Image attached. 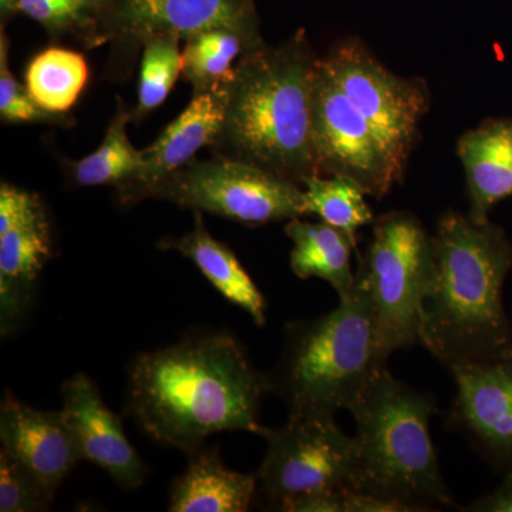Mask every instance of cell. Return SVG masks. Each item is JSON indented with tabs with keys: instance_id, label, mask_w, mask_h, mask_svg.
<instances>
[{
	"instance_id": "obj_7",
	"label": "cell",
	"mask_w": 512,
	"mask_h": 512,
	"mask_svg": "<svg viewBox=\"0 0 512 512\" xmlns=\"http://www.w3.org/2000/svg\"><path fill=\"white\" fill-rule=\"evenodd\" d=\"M218 217L258 225L308 215L302 185L255 165L217 156L190 164L154 184L144 195Z\"/></svg>"
},
{
	"instance_id": "obj_18",
	"label": "cell",
	"mask_w": 512,
	"mask_h": 512,
	"mask_svg": "<svg viewBox=\"0 0 512 512\" xmlns=\"http://www.w3.org/2000/svg\"><path fill=\"white\" fill-rule=\"evenodd\" d=\"M258 490L256 474L229 470L215 450L190 453V463L171 490V512H245Z\"/></svg>"
},
{
	"instance_id": "obj_3",
	"label": "cell",
	"mask_w": 512,
	"mask_h": 512,
	"mask_svg": "<svg viewBox=\"0 0 512 512\" xmlns=\"http://www.w3.org/2000/svg\"><path fill=\"white\" fill-rule=\"evenodd\" d=\"M318 60L305 29L281 46L264 43L239 57L215 154L299 185L320 175L312 141Z\"/></svg>"
},
{
	"instance_id": "obj_4",
	"label": "cell",
	"mask_w": 512,
	"mask_h": 512,
	"mask_svg": "<svg viewBox=\"0 0 512 512\" xmlns=\"http://www.w3.org/2000/svg\"><path fill=\"white\" fill-rule=\"evenodd\" d=\"M284 349L269 377L289 419L335 417L349 410L380 369L375 306L369 281L357 265L349 298L313 319L285 326Z\"/></svg>"
},
{
	"instance_id": "obj_20",
	"label": "cell",
	"mask_w": 512,
	"mask_h": 512,
	"mask_svg": "<svg viewBox=\"0 0 512 512\" xmlns=\"http://www.w3.org/2000/svg\"><path fill=\"white\" fill-rule=\"evenodd\" d=\"M164 248L175 249L185 258L191 259L227 301L244 309L256 325H265L264 296L244 266L239 264L234 252L208 232L201 212H195V224L191 232L174 241H165Z\"/></svg>"
},
{
	"instance_id": "obj_31",
	"label": "cell",
	"mask_w": 512,
	"mask_h": 512,
	"mask_svg": "<svg viewBox=\"0 0 512 512\" xmlns=\"http://www.w3.org/2000/svg\"><path fill=\"white\" fill-rule=\"evenodd\" d=\"M468 512H512V471L503 476V483L493 493L483 495L464 508Z\"/></svg>"
},
{
	"instance_id": "obj_23",
	"label": "cell",
	"mask_w": 512,
	"mask_h": 512,
	"mask_svg": "<svg viewBox=\"0 0 512 512\" xmlns=\"http://www.w3.org/2000/svg\"><path fill=\"white\" fill-rule=\"evenodd\" d=\"M255 45L235 30L211 29L185 40L183 77L194 94L208 92L229 82L239 57Z\"/></svg>"
},
{
	"instance_id": "obj_30",
	"label": "cell",
	"mask_w": 512,
	"mask_h": 512,
	"mask_svg": "<svg viewBox=\"0 0 512 512\" xmlns=\"http://www.w3.org/2000/svg\"><path fill=\"white\" fill-rule=\"evenodd\" d=\"M350 488H329L288 498L276 505L275 511L284 512H348Z\"/></svg>"
},
{
	"instance_id": "obj_25",
	"label": "cell",
	"mask_w": 512,
	"mask_h": 512,
	"mask_svg": "<svg viewBox=\"0 0 512 512\" xmlns=\"http://www.w3.org/2000/svg\"><path fill=\"white\" fill-rule=\"evenodd\" d=\"M180 40L178 36L164 33L151 36L144 42L133 119H143L158 109L183 74Z\"/></svg>"
},
{
	"instance_id": "obj_11",
	"label": "cell",
	"mask_w": 512,
	"mask_h": 512,
	"mask_svg": "<svg viewBox=\"0 0 512 512\" xmlns=\"http://www.w3.org/2000/svg\"><path fill=\"white\" fill-rule=\"evenodd\" d=\"M211 29L235 30L255 45L265 43L256 0H114L97 12L92 47L113 43L120 60L133 62L151 36L187 40Z\"/></svg>"
},
{
	"instance_id": "obj_19",
	"label": "cell",
	"mask_w": 512,
	"mask_h": 512,
	"mask_svg": "<svg viewBox=\"0 0 512 512\" xmlns=\"http://www.w3.org/2000/svg\"><path fill=\"white\" fill-rule=\"evenodd\" d=\"M293 242L291 269L299 279L319 278L338 293L339 301L349 298L356 281L352 255L357 245L340 229L326 222L293 218L285 225Z\"/></svg>"
},
{
	"instance_id": "obj_15",
	"label": "cell",
	"mask_w": 512,
	"mask_h": 512,
	"mask_svg": "<svg viewBox=\"0 0 512 512\" xmlns=\"http://www.w3.org/2000/svg\"><path fill=\"white\" fill-rule=\"evenodd\" d=\"M0 441L47 487L57 490L83 461L62 412H40L6 392L0 406Z\"/></svg>"
},
{
	"instance_id": "obj_6",
	"label": "cell",
	"mask_w": 512,
	"mask_h": 512,
	"mask_svg": "<svg viewBox=\"0 0 512 512\" xmlns=\"http://www.w3.org/2000/svg\"><path fill=\"white\" fill-rule=\"evenodd\" d=\"M359 266L375 306L377 355L387 366L394 352L420 343L424 305L436 276L433 237L412 212H389L373 222Z\"/></svg>"
},
{
	"instance_id": "obj_22",
	"label": "cell",
	"mask_w": 512,
	"mask_h": 512,
	"mask_svg": "<svg viewBox=\"0 0 512 512\" xmlns=\"http://www.w3.org/2000/svg\"><path fill=\"white\" fill-rule=\"evenodd\" d=\"M89 76V64L82 53L50 46L29 63L25 86L40 107L66 114L79 100Z\"/></svg>"
},
{
	"instance_id": "obj_32",
	"label": "cell",
	"mask_w": 512,
	"mask_h": 512,
	"mask_svg": "<svg viewBox=\"0 0 512 512\" xmlns=\"http://www.w3.org/2000/svg\"><path fill=\"white\" fill-rule=\"evenodd\" d=\"M20 0H0V18L2 23L8 22L16 13H19Z\"/></svg>"
},
{
	"instance_id": "obj_24",
	"label": "cell",
	"mask_w": 512,
	"mask_h": 512,
	"mask_svg": "<svg viewBox=\"0 0 512 512\" xmlns=\"http://www.w3.org/2000/svg\"><path fill=\"white\" fill-rule=\"evenodd\" d=\"M306 211L340 229L357 245V229L373 224V212L365 200L366 191L343 175H313L302 185Z\"/></svg>"
},
{
	"instance_id": "obj_1",
	"label": "cell",
	"mask_w": 512,
	"mask_h": 512,
	"mask_svg": "<svg viewBox=\"0 0 512 512\" xmlns=\"http://www.w3.org/2000/svg\"><path fill=\"white\" fill-rule=\"evenodd\" d=\"M271 393L235 336L208 333L141 353L128 377L126 409L144 433L192 453L222 431L264 437L261 404Z\"/></svg>"
},
{
	"instance_id": "obj_27",
	"label": "cell",
	"mask_w": 512,
	"mask_h": 512,
	"mask_svg": "<svg viewBox=\"0 0 512 512\" xmlns=\"http://www.w3.org/2000/svg\"><path fill=\"white\" fill-rule=\"evenodd\" d=\"M55 490L43 484L22 463L0 451V511L39 512L50 510Z\"/></svg>"
},
{
	"instance_id": "obj_29",
	"label": "cell",
	"mask_w": 512,
	"mask_h": 512,
	"mask_svg": "<svg viewBox=\"0 0 512 512\" xmlns=\"http://www.w3.org/2000/svg\"><path fill=\"white\" fill-rule=\"evenodd\" d=\"M46 217L45 207L36 194L8 183L0 187V234Z\"/></svg>"
},
{
	"instance_id": "obj_33",
	"label": "cell",
	"mask_w": 512,
	"mask_h": 512,
	"mask_svg": "<svg viewBox=\"0 0 512 512\" xmlns=\"http://www.w3.org/2000/svg\"><path fill=\"white\" fill-rule=\"evenodd\" d=\"M90 3H93L97 9L104 8V6L109 5V3L114 2V0H89Z\"/></svg>"
},
{
	"instance_id": "obj_12",
	"label": "cell",
	"mask_w": 512,
	"mask_h": 512,
	"mask_svg": "<svg viewBox=\"0 0 512 512\" xmlns=\"http://www.w3.org/2000/svg\"><path fill=\"white\" fill-rule=\"evenodd\" d=\"M457 386L447 416L456 431L500 476L512 471V355L450 369Z\"/></svg>"
},
{
	"instance_id": "obj_17",
	"label": "cell",
	"mask_w": 512,
	"mask_h": 512,
	"mask_svg": "<svg viewBox=\"0 0 512 512\" xmlns=\"http://www.w3.org/2000/svg\"><path fill=\"white\" fill-rule=\"evenodd\" d=\"M52 256V235L46 217L0 234V325L12 332L32 299L40 272Z\"/></svg>"
},
{
	"instance_id": "obj_28",
	"label": "cell",
	"mask_w": 512,
	"mask_h": 512,
	"mask_svg": "<svg viewBox=\"0 0 512 512\" xmlns=\"http://www.w3.org/2000/svg\"><path fill=\"white\" fill-rule=\"evenodd\" d=\"M0 117L3 123H36L69 127L74 120L67 114L52 113L40 107L28 89L15 79L9 66V39L0 37Z\"/></svg>"
},
{
	"instance_id": "obj_13",
	"label": "cell",
	"mask_w": 512,
	"mask_h": 512,
	"mask_svg": "<svg viewBox=\"0 0 512 512\" xmlns=\"http://www.w3.org/2000/svg\"><path fill=\"white\" fill-rule=\"evenodd\" d=\"M60 412L82 451L90 461L120 487L134 490L144 483L147 468L124 433L120 417L101 399L99 389L84 373L66 380Z\"/></svg>"
},
{
	"instance_id": "obj_8",
	"label": "cell",
	"mask_w": 512,
	"mask_h": 512,
	"mask_svg": "<svg viewBox=\"0 0 512 512\" xmlns=\"http://www.w3.org/2000/svg\"><path fill=\"white\" fill-rule=\"evenodd\" d=\"M350 103L375 128L397 173L403 178L430 109L426 80L400 77L359 39H346L322 57Z\"/></svg>"
},
{
	"instance_id": "obj_10",
	"label": "cell",
	"mask_w": 512,
	"mask_h": 512,
	"mask_svg": "<svg viewBox=\"0 0 512 512\" xmlns=\"http://www.w3.org/2000/svg\"><path fill=\"white\" fill-rule=\"evenodd\" d=\"M312 141L320 175H343L382 200L402 177L375 128L350 103L322 57L312 86Z\"/></svg>"
},
{
	"instance_id": "obj_16",
	"label": "cell",
	"mask_w": 512,
	"mask_h": 512,
	"mask_svg": "<svg viewBox=\"0 0 512 512\" xmlns=\"http://www.w3.org/2000/svg\"><path fill=\"white\" fill-rule=\"evenodd\" d=\"M457 156L466 173L468 214L488 221L495 205L512 197V120L487 119L468 130L458 140Z\"/></svg>"
},
{
	"instance_id": "obj_21",
	"label": "cell",
	"mask_w": 512,
	"mask_h": 512,
	"mask_svg": "<svg viewBox=\"0 0 512 512\" xmlns=\"http://www.w3.org/2000/svg\"><path fill=\"white\" fill-rule=\"evenodd\" d=\"M107 128L103 143L90 156L69 165V177L77 187L113 185L119 188L133 180L143 164V150H137L127 136V124L133 120L123 100Z\"/></svg>"
},
{
	"instance_id": "obj_26",
	"label": "cell",
	"mask_w": 512,
	"mask_h": 512,
	"mask_svg": "<svg viewBox=\"0 0 512 512\" xmlns=\"http://www.w3.org/2000/svg\"><path fill=\"white\" fill-rule=\"evenodd\" d=\"M99 9L89 0H20L19 13L35 20L50 36L72 35L92 49Z\"/></svg>"
},
{
	"instance_id": "obj_5",
	"label": "cell",
	"mask_w": 512,
	"mask_h": 512,
	"mask_svg": "<svg viewBox=\"0 0 512 512\" xmlns=\"http://www.w3.org/2000/svg\"><path fill=\"white\" fill-rule=\"evenodd\" d=\"M356 421V490L410 512L453 508L430 434L437 400L383 367L349 407Z\"/></svg>"
},
{
	"instance_id": "obj_14",
	"label": "cell",
	"mask_w": 512,
	"mask_h": 512,
	"mask_svg": "<svg viewBox=\"0 0 512 512\" xmlns=\"http://www.w3.org/2000/svg\"><path fill=\"white\" fill-rule=\"evenodd\" d=\"M229 83L231 80L194 94L190 106L165 128L156 143L143 150V164L136 177L116 188L121 204L143 201L154 184L194 161L201 148L214 147L224 124Z\"/></svg>"
},
{
	"instance_id": "obj_9",
	"label": "cell",
	"mask_w": 512,
	"mask_h": 512,
	"mask_svg": "<svg viewBox=\"0 0 512 512\" xmlns=\"http://www.w3.org/2000/svg\"><path fill=\"white\" fill-rule=\"evenodd\" d=\"M268 443L258 485L269 508L288 498L329 488L356 490L355 437L346 436L335 417L288 419L266 430Z\"/></svg>"
},
{
	"instance_id": "obj_2",
	"label": "cell",
	"mask_w": 512,
	"mask_h": 512,
	"mask_svg": "<svg viewBox=\"0 0 512 512\" xmlns=\"http://www.w3.org/2000/svg\"><path fill=\"white\" fill-rule=\"evenodd\" d=\"M436 276L424 305L420 345L448 370L512 355L503 288L512 241L500 225L448 211L433 235Z\"/></svg>"
}]
</instances>
